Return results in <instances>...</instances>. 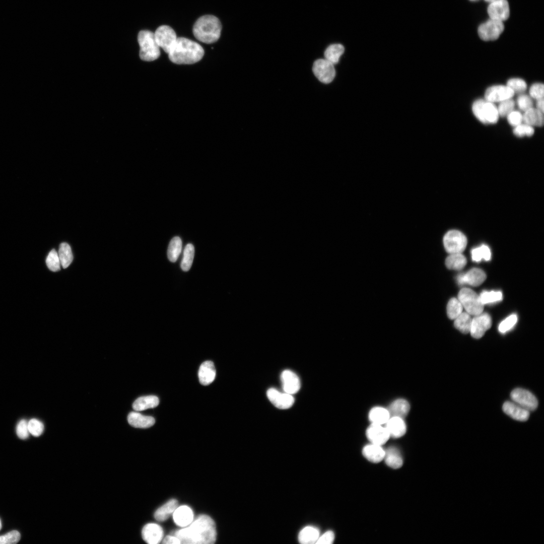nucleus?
<instances>
[{
	"instance_id": "1",
	"label": "nucleus",
	"mask_w": 544,
	"mask_h": 544,
	"mask_svg": "<svg viewBox=\"0 0 544 544\" xmlns=\"http://www.w3.org/2000/svg\"><path fill=\"white\" fill-rule=\"evenodd\" d=\"M174 535L181 543L212 544L216 540V525L210 516L201 514L187 526L176 530Z\"/></svg>"
},
{
	"instance_id": "2",
	"label": "nucleus",
	"mask_w": 544,
	"mask_h": 544,
	"mask_svg": "<svg viewBox=\"0 0 544 544\" xmlns=\"http://www.w3.org/2000/svg\"><path fill=\"white\" fill-rule=\"evenodd\" d=\"M204 55V50L198 43L184 37L177 38L168 53L169 58L176 64H192L199 61Z\"/></svg>"
},
{
	"instance_id": "3",
	"label": "nucleus",
	"mask_w": 544,
	"mask_h": 544,
	"mask_svg": "<svg viewBox=\"0 0 544 544\" xmlns=\"http://www.w3.org/2000/svg\"><path fill=\"white\" fill-rule=\"evenodd\" d=\"M221 30L222 25L219 19L208 15L202 16L196 20L193 25V33L198 40L210 44L219 39Z\"/></svg>"
},
{
	"instance_id": "4",
	"label": "nucleus",
	"mask_w": 544,
	"mask_h": 544,
	"mask_svg": "<svg viewBox=\"0 0 544 544\" xmlns=\"http://www.w3.org/2000/svg\"><path fill=\"white\" fill-rule=\"evenodd\" d=\"M138 41L140 46V57L143 60L153 61L160 56V47L155 40L154 33L142 30L138 34Z\"/></svg>"
},
{
	"instance_id": "5",
	"label": "nucleus",
	"mask_w": 544,
	"mask_h": 544,
	"mask_svg": "<svg viewBox=\"0 0 544 544\" xmlns=\"http://www.w3.org/2000/svg\"><path fill=\"white\" fill-rule=\"evenodd\" d=\"M472 111L476 118L484 124L496 123L499 117L497 107L485 99L475 100L472 104Z\"/></svg>"
},
{
	"instance_id": "6",
	"label": "nucleus",
	"mask_w": 544,
	"mask_h": 544,
	"mask_svg": "<svg viewBox=\"0 0 544 544\" xmlns=\"http://www.w3.org/2000/svg\"><path fill=\"white\" fill-rule=\"evenodd\" d=\"M458 299L467 313L470 315H477L483 312L484 305L479 295L470 289H462L458 295Z\"/></svg>"
},
{
	"instance_id": "7",
	"label": "nucleus",
	"mask_w": 544,
	"mask_h": 544,
	"mask_svg": "<svg viewBox=\"0 0 544 544\" xmlns=\"http://www.w3.org/2000/svg\"><path fill=\"white\" fill-rule=\"evenodd\" d=\"M467 238L460 231L450 230L443 238V244L446 251L450 254L461 253L467 245Z\"/></svg>"
},
{
	"instance_id": "8",
	"label": "nucleus",
	"mask_w": 544,
	"mask_h": 544,
	"mask_svg": "<svg viewBox=\"0 0 544 544\" xmlns=\"http://www.w3.org/2000/svg\"><path fill=\"white\" fill-rule=\"evenodd\" d=\"M154 36L159 47L167 53L174 45L177 38L174 30L167 25L159 27L155 32Z\"/></svg>"
},
{
	"instance_id": "9",
	"label": "nucleus",
	"mask_w": 544,
	"mask_h": 544,
	"mask_svg": "<svg viewBox=\"0 0 544 544\" xmlns=\"http://www.w3.org/2000/svg\"><path fill=\"white\" fill-rule=\"evenodd\" d=\"M312 71L318 80L324 84L331 82L335 75L334 64L326 59H318L315 61Z\"/></svg>"
},
{
	"instance_id": "10",
	"label": "nucleus",
	"mask_w": 544,
	"mask_h": 544,
	"mask_svg": "<svg viewBox=\"0 0 544 544\" xmlns=\"http://www.w3.org/2000/svg\"><path fill=\"white\" fill-rule=\"evenodd\" d=\"M504 29L503 22L490 19L479 26L478 32L482 40L491 41L497 39Z\"/></svg>"
},
{
	"instance_id": "11",
	"label": "nucleus",
	"mask_w": 544,
	"mask_h": 544,
	"mask_svg": "<svg viewBox=\"0 0 544 544\" xmlns=\"http://www.w3.org/2000/svg\"><path fill=\"white\" fill-rule=\"evenodd\" d=\"M512 401L528 411H534L538 406L536 397L530 391L522 388H516L510 394Z\"/></svg>"
},
{
	"instance_id": "12",
	"label": "nucleus",
	"mask_w": 544,
	"mask_h": 544,
	"mask_svg": "<svg viewBox=\"0 0 544 544\" xmlns=\"http://www.w3.org/2000/svg\"><path fill=\"white\" fill-rule=\"evenodd\" d=\"M491 325V316L489 314L483 312L472 318L469 332L473 338H480Z\"/></svg>"
},
{
	"instance_id": "13",
	"label": "nucleus",
	"mask_w": 544,
	"mask_h": 544,
	"mask_svg": "<svg viewBox=\"0 0 544 544\" xmlns=\"http://www.w3.org/2000/svg\"><path fill=\"white\" fill-rule=\"evenodd\" d=\"M513 91L507 85H495L488 88L485 93V99L489 102H500L512 98Z\"/></svg>"
},
{
	"instance_id": "14",
	"label": "nucleus",
	"mask_w": 544,
	"mask_h": 544,
	"mask_svg": "<svg viewBox=\"0 0 544 544\" xmlns=\"http://www.w3.org/2000/svg\"><path fill=\"white\" fill-rule=\"evenodd\" d=\"M366 436L371 443L382 446L390 435L385 425L371 423L366 430Z\"/></svg>"
},
{
	"instance_id": "15",
	"label": "nucleus",
	"mask_w": 544,
	"mask_h": 544,
	"mask_svg": "<svg viewBox=\"0 0 544 544\" xmlns=\"http://www.w3.org/2000/svg\"><path fill=\"white\" fill-rule=\"evenodd\" d=\"M266 395L269 401L280 409H289L294 402V398L292 394L282 393L273 388L267 390Z\"/></svg>"
},
{
	"instance_id": "16",
	"label": "nucleus",
	"mask_w": 544,
	"mask_h": 544,
	"mask_svg": "<svg viewBox=\"0 0 544 544\" xmlns=\"http://www.w3.org/2000/svg\"><path fill=\"white\" fill-rule=\"evenodd\" d=\"M488 13L490 19L503 22L509 16L510 10L507 0H496L489 5Z\"/></svg>"
},
{
	"instance_id": "17",
	"label": "nucleus",
	"mask_w": 544,
	"mask_h": 544,
	"mask_svg": "<svg viewBox=\"0 0 544 544\" xmlns=\"http://www.w3.org/2000/svg\"><path fill=\"white\" fill-rule=\"evenodd\" d=\"M485 273L481 269L473 268L465 274H460L457 277L460 285L467 284L473 287L481 285L486 279Z\"/></svg>"
},
{
	"instance_id": "18",
	"label": "nucleus",
	"mask_w": 544,
	"mask_h": 544,
	"mask_svg": "<svg viewBox=\"0 0 544 544\" xmlns=\"http://www.w3.org/2000/svg\"><path fill=\"white\" fill-rule=\"evenodd\" d=\"M142 535L143 539L148 543L158 544L163 539V530L159 525L150 523L143 527Z\"/></svg>"
},
{
	"instance_id": "19",
	"label": "nucleus",
	"mask_w": 544,
	"mask_h": 544,
	"mask_svg": "<svg viewBox=\"0 0 544 544\" xmlns=\"http://www.w3.org/2000/svg\"><path fill=\"white\" fill-rule=\"evenodd\" d=\"M384 425L390 437L400 438L406 432L407 426L403 418L391 416Z\"/></svg>"
},
{
	"instance_id": "20",
	"label": "nucleus",
	"mask_w": 544,
	"mask_h": 544,
	"mask_svg": "<svg viewBox=\"0 0 544 544\" xmlns=\"http://www.w3.org/2000/svg\"><path fill=\"white\" fill-rule=\"evenodd\" d=\"M281 379L284 391L289 394L297 393L300 388V381L298 376L292 371L284 370L281 374Z\"/></svg>"
},
{
	"instance_id": "21",
	"label": "nucleus",
	"mask_w": 544,
	"mask_h": 544,
	"mask_svg": "<svg viewBox=\"0 0 544 544\" xmlns=\"http://www.w3.org/2000/svg\"><path fill=\"white\" fill-rule=\"evenodd\" d=\"M503 411L512 419L519 421H526L529 417V411L513 401H507L503 405Z\"/></svg>"
},
{
	"instance_id": "22",
	"label": "nucleus",
	"mask_w": 544,
	"mask_h": 544,
	"mask_svg": "<svg viewBox=\"0 0 544 544\" xmlns=\"http://www.w3.org/2000/svg\"><path fill=\"white\" fill-rule=\"evenodd\" d=\"M172 515L176 524L182 527L190 524L193 519V511L189 507L186 505L177 507Z\"/></svg>"
},
{
	"instance_id": "23",
	"label": "nucleus",
	"mask_w": 544,
	"mask_h": 544,
	"mask_svg": "<svg viewBox=\"0 0 544 544\" xmlns=\"http://www.w3.org/2000/svg\"><path fill=\"white\" fill-rule=\"evenodd\" d=\"M216 371L213 362L207 361L202 363L198 370L199 382L203 385H208L215 379Z\"/></svg>"
},
{
	"instance_id": "24",
	"label": "nucleus",
	"mask_w": 544,
	"mask_h": 544,
	"mask_svg": "<svg viewBox=\"0 0 544 544\" xmlns=\"http://www.w3.org/2000/svg\"><path fill=\"white\" fill-rule=\"evenodd\" d=\"M362 453L367 460L373 463L380 462L385 456V450L382 446L371 443L364 447Z\"/></svg>"
},
{
	"instance_id": "25",
	"label": "nucleus",
	"mask_w": 544,
	"mask_h": 544,
	"mask_svg": "<svg viewBox=\"0 0 544 544\" xmlns=\"http://www.w3.org/2000/svg\"><path fill=\"white\" fill-rule=\"evenodd\" d=\"M391 415L388 408L381 406H374L368 413V419L371 423L385 425Z\"/></svg>"
},
{
	"instance_id": "26",
	"label": "nucleus",
	"mask_w": 544,
	"mask_h": 544,
	"mask_svg": "<svg viewBox=\"0 0 544 544\" xmlns=\"http://www.w3.org/2000/svg\"><path fill=\"white\" fill-rule=\"evenodd\" d=\"M128 423L132 427L148 428L154 425L155 420L151 416H144L137 412H130L127 416Z\"/></svg>"
},
{
	"instance_id": "27",
	"label": "nucleus",
	"mask_w": 544,
	"mask_h": 544,
	"mask_svg": "<svg viewBox=\"0 0 544 544\" xmlns=\"http://www.w3.org/2000/svg\"><path fill=\"white\" fill-rule=\"evenodd\" d=\"M387 408L391 416L404 418L410 412L411 405L406 399L399 398L392 401Z\"/></svg>"
},
{
	"instance_id": "28",
	"label": "nucleus",
	"mask_w": 544,
	"mask_h": 544,
	"mask_svg": "<svg viewBox=\"0 0 544 544\" xmlns=\"http://www.w3.org/2000/svg\"><path fill=\"white\" fill-rule=\"evenodd\" d=\"M177 507L178 501L176 499H171L155 511L154 517L159 521H165L173 514Z\"/></svg>"
},
{
	"instance_id": "29",
	"label": "nucleus",
	"mask_w": 544,
	"mask_h": 544,
	"mask_svg": "<svg viewBox=\"0 0 544 544\" xmlns=\"http://www.w3.org/2000/svg\"><path fill=\"white\" fill-rule=\"evenodd\" d=\"M524 123L533 126L541 127L543 125V113L533 107L525 111L523 114Z\"/></svg>"
},
{
	"instance_id": "30",
	"label": "nucleus",
	"mask_w": 544,
	"mask_h": 544,
	"mask_svg": "<svg viewBox=\"0 0 544 544\" xmlns=\"http://www.w3.org/2000/svg\"><path fill=\"white\" fill-rule=\"evenodd\" d=\"M319 530L312 526H307L299 532L298 540L301 543L312 544L316 543L319 537Z\"/></svg>"
},
{
	"instance_id": "31",
	"label": "nucleus",
	"mask_w": 544,
	"mask_h": 544,
	"mask_svg": "<svg viewBox=\"0 0 544 544\" xmlns=\"http://www.w3.org/2000/svg\"><path fill=\"white\" fill-rule=\"evenodd\" d=\"M384 459L388 466L394 469L400 468L403 464L400 452L395 447H390L385 450Z\"/></svg>"
},
{
	"instance_id": "32",
	"label": "nucleus",
	"mask_w": 544,
	"mask_h": 544,
	"mask_svg": "<svg viewBox=\"0 0 544 544\" xmlns=\"http://www.w3.org/2000/svg\"><path fill=\"white\" fill-rule=\"evenodd\" d=\"M159 403L158 397L155 395H148L139 397L132 404V407L136 411H142L148 409L154 408Z\"/></svg>"
},
{
	"instance_id": "33",
	"label": "nucleus",
	"mask_w": 544,
	"mask_h": 544,
	"mask_svg": "<svg viewBox=\"0 0 544 544\" xmlns=\"http://www.w3.org/2000/svg\"><path fill=\"white\" fill-rule=\"evenodd\" d=\"M466 257L461 253L450 254L445 260V265L449 269L461 270L466 265Z\"/></svg>"
},
{
	"instance_id": "34",
	"label": "nucleus",
	"mask_w": 544,
	"mask_h": 544,
	"mask_svg": "<svg viewBox=\"0 0 544 544\" xmlns=\"http://www.w3.org/2000/svg\"><path fill=\"white\" fill-rule=\"evenodd\" d=\"M345 51L344 47L340 44L329 45L324 52L325 59L333 64L338 63L341 56Z\"/></svg>"
},
{
	"instance_id": "35",
	"label": "nucleus",
	"mask_w": 544,
	"mask_h": 544,
	"mask_svg": "<svg viewBox=\"0 0 544 544\" xmlns=\"http://www.w3.org/2000/svg\"><path fill=\"white\" fill-rule=\"evenodd\" d=\"M182 249V241L180 237L176 236L170 241L167 250L168 259L172 262H175L180 254Z\"/></svg>"
},
{
	"instance_id": "36",
	"label": "nucleus",
	"mask_w": 544,
	"mask_h": 544,
	"mask_svg": "<svg viewBox=\"0 0 544 544\" xmlns=\"http://www.w3.org/2000/svg\"><path fill=\"white\" fill-rule=\"evenodd\" d=\"M58 255L61 266L63 268H67L73 259V255L70 246L65 242L61 243L59 247Z\"/></svg>"
},
{
	"instance_id": "37",
	"label": "nucleus",
	"mask_w": 544,
	"mask_h": 544,
	"mask_svg": "<svg viewBox=\"0 0 544 544\" xmlns=\"http://www.w3.org/2000/svg\"><path fill=\"white\" fill-rule=\"evenodd\" d=\"M471 321L470 314L467 312H462L455 319L454 325L461 332L466 334L470 331Z\"/></svg>"
},
{
	"instance_id": "38",
	"label": "nucleus",
	"mask_w": 544,
	"mask_h": 544,
	"mask_svg": "<svg viewBox=\"0 0 544 544\" xmlns=\"http://www.w3.org/2000/svg\"><path fill=\"white\" fill-rule=\"evenodd\" d=\"M194 255V247L191 244H187L184 249L183 258L181 262V268L184 271H188L192 264Z\"/></svg>"
},
{
	"instance_id": "39",
	"label": "nucleus",
	"mask_w": 544,
	"mask_h": 544,
	"mask_svg": "<svg viewBox=\"0 0 544 544\" xmlns=\"http://www.w3.org/2000/svg\"><path fill=\"white\" fill-rule=\"evenodd\" d=\"M462 310L463 306L458 299H450L447 305V314L450 319H455L462 312Z\"/></svg>"
},
{
	"instance_id": "40",
	"label": "nucleus",
	"mask_w": 544,
	"mask_h": 544,
	"mask_svg": "<svg viewBox=\"0 0 544 544\" xmlns=\"http://www.w3.org/2000/svg\"><path fill=\"white\" fill-rule=\"evenodd\" d=\"M491 253L489 247L486 245H482L480 247L475 248L471 250V258L474 261H480L482 259L486 261L490 259Z\"/></svg>"
},
{
	"instance_id": "41",
	"label": "nucleus",
	"mask_w": 544,
	"mask_h": 544,
	"mask_svg": "<svg viewBox=\"0 0 544 544\" xmlns=\"http://www.w3.org/2000/svg\"><path fill=\"white\" fill-rule=\"evenodd\" d=\"M46 263L48 268L52 271H57L60 269V262L58 253L52 249L48 254L46 259Z\"/></svg>"
},
{
	"instance_id": "42",
	"label": "nucleus",
	"mask_w": 544,
	"mask_h": 544,
	"mask_svg": "<svg viewBox=\"0 0 544 544\" xmlns=\"http://www.w3.org/2000/svg\"><path fill=\"white\" fill-rule=\"evenodd\" d=\"M479 296L483 305L499 301L502 299V294L500 291H483Z\"/></svg>"
},
{
	"instance_id": "43",
	"label": "nucleus",
	"mask_w": 544,
	"mask_h": 544,
	"mask_svg": "<svg viewBox=\"0 0 544 544\" xmlns=\"http://www.w3.org/2000/svg\"><path fill=\"white\" fill-rule=\"evenodd\" d=\"M507 86L515 93L521 94L527 88V85L524 80L520 78H512L507 82Z\"/></svg>"
},
{
	"instance_id": "44",
	"label": "nucleus",
	"mask_w": 544,
	"mask_h": 544,
	"mask_svg": "<svg viewBox=\"0 0 544 544\" xmlns=\"http://www.w3.org/2000/svg\"><path fill=\"white\" fill-rule=\"evenodd\" d=\"M514 107L515 102L512 98L500 102L497 107L499 116L502 117L507 116L514 110Z\"/></svg>"
},
{
	"instance_id": "45",
	"label": "nucleus",
	"mask_w": 544,
	"mask_h": 544,
	"mask_svg": "<svg viewBox=\"0 0 544 544\" xmlns=\"http://www.w3.org/2000/svg\"><path fill=\"white\" fill-rule=\"evenodd\" d=\"M513 132L516 136L518 137H530L533 134L534 130L533 126L531 125L526 123H521L514 127Z\"/></svg>"
},
{
	"instance_id": "46",
	"label": "nucleus",
	"mask_w": 544,
	"mask_h": 544,
	"mask_svg": "<svg viewBox=\"0 0 544 544\" xmlns=\"http://www.w3.org/2000/svg\"><path fill=\"white\" fill-rule=\"evenodd\" d=\"M28 427L29 433L35 437L41 435L44 430L42 423L36 419L30 420L28 423Z\"/></svg>"
},
{
	"instance_id": "47",
	"label": "nucleus",
	"mask_w": 544,
	"mask_h": 544,
	"mask_svg": "<svg viewBox=\"0 0 544 544\" xmlns=\"http://www.w3.org/2000/svg\"><path fill=\"white\" fill-rule=\"evenodd\" d=\"M19 531L12 530L5 535L0 536V544H15L20 540Z\"/></svg>"
},
{
	"instance_id": "48",
	"label": "nucleus",
	"mask_w": 544,
	"mask_h": 544,
	"mask_svg": "<svg viewBox=\"0 0 544 544\" xmlns=\"http://www.w3.org/2000/svg\"><path fill=\"white\" fill-rule=\"evenodd\" d=\"M517 317L516 314H512L502 321L499 325V331L504 333L511 329L516 324Z\"/></svg>"
},
{
	"instance_id": "49",
	"label": "nucleus",
	"mask_w": 544,
	"mask_h": 544,
	"mask_svg": "<svg viewBox=\"0 0 544 544\" xmlns=\"http://www.w3.org/2000/svg\"><path fill=\"white\" fill-rule=\"evenodd\" d=\"M517 104L521 110L525 112L532 107L533 102L530 96L521 94L517 99Z\"/></svg>"
},
{
	"instance_id": "50",
	"label": "nucleus",
	"mask_w": 544,
	"mask_h": 544,
	"mask_svg": "<svg viewBox=\"0 0 544 544\" xmlns=\"http://www.w3.org/2000/svg\"><path fill=\"white\" fill-rule=\"evenodd\" d=\"M529 92L530 97L536 100L543 98V84L540 83L532 84L529 89Z\"/></svg>"
},
{
	"instance_id": "51",
	"label": "nucleus",
	"mask_w": 544,
	"mask_h": 544,
	"mask_svg": "<svg viewBox=\"0 0 544 544\" xmlns=\"http://www.w3.org/2000/svg\"><path fill=\"white\" fill-rule=\"evenodd\" d=\"M17 436L21 439H25L29 436L28 423L25 420H21L16 427Z\"/></svg>"
},
{
	"instance_id": "52",
	"label": "nucleus",
	"mask_w": 544,
	"mask_h": 544,
	"mask_svg": "<svg viewBox=\"0 0 544 544\" xmlns=\"http://www.w3.org/2000/svg\"><path fill=\"white\" fill-rule=\"evenodd\" d=\"M508 123L513 126H516L522 123L523 121V115L517 110H513L507 116Z\"/></svg>"
},
{
	"instance_id": "53",
	"label": "nucleus",
	"mask_w": 544,
	"mask_h": 544,
	"mask_svg": "<svg viewBox=\"0 0 544 544\" xmlns=\"http://www.w3.org/2000/svg\"><path fill=\"white\" fill-rule=\"evenodd\" d=\"M334 539V534L332 531L329 530L325 532L318 538L316 543L318 544H331Z\"/></svg>"
},
{
	"instance_id": "54",
	"label": "nucleus",
	"mask_w": 544,
	"mask_h": 544,
	"mask_svg": "<svg viewBox=\"0 0 544 544\" xmlns=\"http://www.w3.org/2000/svg\"><path fill=\"white\" fill-rule=\"evenodd\" d=\"M162 542L163 543H165H165L166 544H174V543L179 544V543H181V542H180L179 539L177 537H176V536H175L174 535H167V536H166L163 539V541H162Z\"/></svg>"
},
{
	"instance_id": "55",
	"label": "nucleus",
	"mask_w": 544,
	"mask_h": 544,
	"mask_svg": "<svg viewBox=\"0 0 544 544\" xmlns=\"http://www.w3.org/2000/svg\"><path fill=\"white\" fill-rule=\"evenodd\" d=\"M536 109L543 113L544 107H543V98L537 100L536 102Z\"/></svg>"
},
{
	"instance_id": "56",
	"label": "nucleus",
	"mask_w": 544,
	"mask_h": 544,
	"mask_svg": "<svg viewBox=\"0 0 544 544\" xmlns=\"http://www.w3.org/2000/svg\"><path fill=\"white\" fill-rule=\"evenodd\" d=\"M485 1H486V2H488L492 3V2H494V1H495L496 0H485Z\"/></svg>"
},
{
	"instance_id": "57",
	"label": "nucleus",
	"mask_w": 544,
	"mask_h": 544,
	"mask_svg": "<svg viewBox=\"0 0 544 544\" xmlns=\"http://www.w3.org/2000/svg\"><path fill=\"white\" fill-rule=\"evenodd\" d=\"M1 528H2V522H1V519H0V530L1 529Z\"/></svg>"
}]
</instances>
